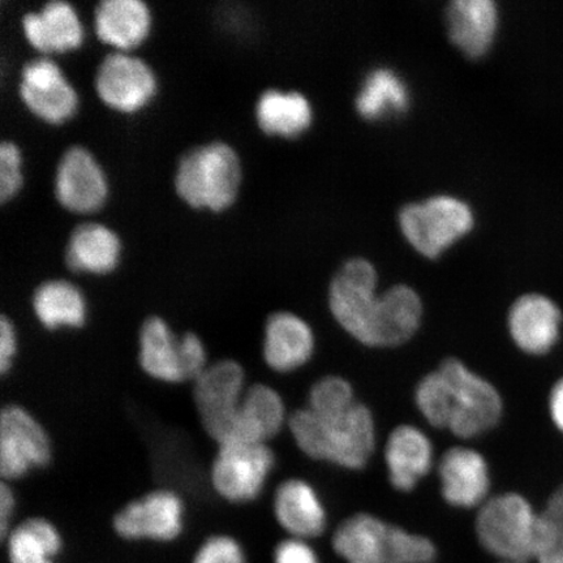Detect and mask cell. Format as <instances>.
I'll return each mask as SVG.
<instances>
[{
  "label": "cell",
  "instance_id": "1",
  "mask_svg": "<svg viewBox=\"0 0 563 563\" xmlns=\"http://www.w3.org/2000/svg\"><path fill=\"white\" fill-rule=\"evenodd\" d=\"M287 426L302 453L336 466L363 468L375 450V421L361 404L336 417H320L305 408L295 411Z\"/></svg>",
  "mask_w": 563,
  "mask_h": 563
},
{
  "label": "cell",
  "instance_id": "28",
  "mask_svg": "<svg viewBox=\"0 0 563 563\" xmlns=\"http://www.w3.org/2000/svg\"><path fill=\"white\" fill-rule=\"evenodd\" d=\"M311 103L298 91L269 89L258 97L256 121L267 135L295 137L312 124Z\"/></svg>",
  "mask_w": 563,
  "mask_h": 563
},
{
  "label": "cell",
  "instance_id": "33",
  "mask_svg": "<svg viewBox=\"0 0 563 563\" xmlns=\"http://www.w3.org/2000/svg\"><path fill=\"white\" fill-rule=\"evenodd\" d=\"M417 405L429 424L448 428L446 383L439 369L421 379L417 389Z\"/></svg>",
  "mask_w": 563,
  "mask_h": 563
},
{
  "label": "cell",
  "instance_id": "43",
  "mask_svg": "<svg viewBox=\"0 0 563 563\" xmlns=\"http://www.w3.org/2000/svg\"><path fill=\"white\" fill-rule=\"evenodd\" d=\"M498 563H528V562H505V561H499Z\"/></svg>",
  "mask_w": 563,
  "mask_h": 563
},
{
  "label": "cell",
  "instance_id": "41",
  "mask_svg": "<svg viewBox=\"0 0 563 563\" xmlns=\"http://www.w3.org/2000/svg\"><path fill=\"white\" fill-rule=\"evenodd\" d=\"M549 411L554 426L563 433V377L552 387L549 396Z\"/></svg>",
  "mask_w": 563,
  "mask_h": 563
},
{
  "label": "cell",
  "instance_id": "24",
  "mask_svg": "<svg viewBox=\"0 0 563 563\" xmlns=\"http://www.w3.org/2000/svg\"><path fill=\"white\" fill-rule=\"evenodd\" d=\"M449 35L470 58L487 54L495 40L498 11L492 0H455L448 9Z\"/></svg>",
  "mask_w": 563,
  "mask_h": 563
},
{
  "label": "cell",
  "instance_id": "15",
  "mask_svg": "<svg viewBox=\"0 0 563 563\" xmlns=\"http://www.w3.org/2000/svg\"><path fill=\"white\" fill-rule=\"evenodd\" d=\"M441 492L449 505L471 509L488 501L489 468L481 453L468 448H453L441 457Z\"/></svg>",
  "mask_w": 563,
  "mask_h": 563
},
{
  "label": "cell",
  "instance_id": "16",
  "mask_svg": "<svg viewBox=\"0 0 563 563\" xmlns=\"http://www.w3.org/2000/svg\"><path fill=\"white\" fill-rule=\"evenodd\" d=\"M314 334L298 314L276 312L267 317L264 328L263 357L272 371L290 373L311 361Z\"/></svg>",
  "mask_w": 563,
  "mask_h": 563
},
{
  "label": "cell",
  "instance_id": "37",
  "mask_svg": "<svg viewBox=\"0 0 563 563\" xmlns=\"http://www.w3.org/2000/svg\"><path fill=\"white\" fill-rule=\"evenodd\" d=\"M180 361L186 383H195L210 365L206 343L195 332L179 335Z\"/></svg>",
  "mask_w": 563,
  "mask_h": 563
},
{
  "label": "cell",
  "instance_id": "30",
  "mask_svg": "<svg viewBox=\"0 0 563 563\" xmlns=\"http://www.w3.org/2000/svg\"><path fill=\"white\" fill-rule=\"evenodd\" d=\"M356 110L367 121L402 114L410 104V93L400 77L387 68L373 70L356 97Z\"/></svg>",
  "mask_w": 563,
  "mask_h": 563
},
{
  "label": "cell",
  "instance_id": "19",
  "mask_svg": "<svg viewBox=\"0 0 563 563\" xmlns=\"http://www.w3.org/2000/svg\"><path fill=\"white\" fill-rule=\"evenodd\" d=\"M137 358L140 368L154 382L170 385L186 383L179 335L162 317L151 316L141 323Z\"/></svg>",
  "mask_w": 563,
  "mask_h": 563
},
{
  "label": "cell",
  "instance_id": "21",
  "mask_svg": "<svg viewBox=\"0 0 563 563\" xmlns=\"http://www.w3.org/2000/svg\"><path fill=\"white\" fill-rule=\"evenodd\" d=\"M385 462L393 487L411 492L432 468V443L420 429L400 426L387 441Z\"/></svg>",
  "mask_w": 563,
  "mask_h": 563
},
{
  "label": "cell",
  "instance_id": "39",
  "mask_svg": "<svg viewBox=\"0 0 563 563\" xmlns=\"http://www.w3.org/2000/svg\"><path fill=\"white\" fill-rule=\"evenodd\" d=\"M19 354V333L11 317H0V373L9 375Z\"/></svg>",
  "mask_w": 563,
  "mask_h": 563
},
{
  "label": "cell",
  "instance_id": "12",
  "mask_svg": "<svg viewBox=\"0 0 563 563\" xmlns=\"http://www.w3.org/2000/svg\"><path fill=\"white\" fill-rule=\"evenodd\" d=\"M19 97L31 114L48 124L67 122L79 103L59 66L42 56L21 68Z\"/></svg>",
  "mask_w": 563,
  "mask_h": 563
},
{
  "label": "cell",
  "instance_id": "34",
  "mask_svg": "<svg viewBox=\"0 0 563 563\" xmlns=\"http://www.w3.org/2000/svg\"><path fill=\"white\" fill-rule=\"evenodd\" d=\"M533 561L537 563H563V522L547 511L540 512Z\"/></svg>",
  "mask_w": 563,
  "mask_h": 563
},
{
  "label": "cell",
  "instance_id": "20",
  "mask_svg": "<svg viewBox=\"0 0 563 563\" xmlns=\"http://www.w3.org/2000/svg\"><path fill=\"white\" fill-rule=\"evenodd\" d=\"M122 245L114 231L101 223H81L70 231L65 260L70 272L106 276L121 262Z\"/></svg>",
  "mask_w": 563,
  "mask_h": 563
},
{
  "label": "cell",
  "instance_id": "17",
  "mask_svg": "<svg viewBox=\"0 0 563 563\" xmlns=\"http://www.w3.org/2000/svg\"><path fill=\"white\" fill-rule=\"evenodd\" d=\"M274 517L290 538L311 540L327 530L325 506L311 484L288 478L274 493Z\"/></svg>",
  "mask_w": 563,
  "mask_h": 563
},
{
  "label": "cell",
  "instance_id": "10",
  "mask_svg": "<svg viewBox=\"0 0 563 563\" xmlns=\"http://www.w3.org/2000/svg\"><path fill=\"white\" fill-rule=\"evenodd\" d=\"M186 505L173 489L161 488L133 499L115 514L112 527L119 538L170 543L185 530Z\"/></svg>",
  "mask_w": 563,
  "mask_h": 563
},
{
  "label": "cell",
  "instance_id": "36",
  "mask_svg": "<svg viewBox=\"0 0 563 563\" xmlns=\"http://www.w3.org/2000/svg\"><path fill=\"white\" fill-rule=\"evenodd\" d=\"M194 563H246V555L235 538L213 534L197 549Z\"/></svg>",
  "mask_w": 563,
  "mask_h": 563
},
{
  "label": "cell",
  "instance_id": "2",
  "mask_svg": "<svg viewBox=\"0 0 563 563\" xmlns=\"http://www.w3.org/2000/svg\"><path fill=\"white\" fill-rule=\"evenodd\" d=\"M241 185V159L221 141L187 152L179 159L174 176V188L181 201L194 209L214 213L235 202Z\"/></svg>",
  "mask_w": 563,
  "mask_h": 563
},
{
  "label": "cell",
  "instance_id": "3",
  "mask_svg": "<svg viewBox=\"0 0 563 563\" xmlns=\"http://www.w3.org/2000/svg\"><path fill=\"white\" fill-rule=\"evenodd\" d=\"M540 514L517 493L492 497L476 517L478 543L505 562L533 561Z\"/></svg>",
  "mask_w": 563,
  "mask_h": 563
},
{
  "label": "cell",
  "instance_id": "7",
  "mask_svg": "<svg viewBox=\"0 0 563 563\" xmlns=\"http://www.w3.org/2000/svg\"><path fill=\"white\" fill-rule=\"evenodd\" d=\"M400 230L420 255L435 258L474 227L473 210L452 196L410 203L399 213Z\"/></svg>",
  "mask_w": 563,
  "mask_h": 563
},
{
  "label": "cell",
  "instance_id": "8",
  "mask_svg": "<svg viewBox=\"0 0 563 563\" xmlns=\"http://www.w3.org/2000/svg\"><path fill=\"white\" fill-rule=\"evenodd\" d=\"M379 297L376 269L364 258L350 260L330 285L329 306L334 319L365 346L372 347Z\"/></svg>",
  "mask_w": 563,
  "mask_h": 563
},
{
  "label": "cell",
  "instance_id": "40",
  "mask_svg": "<svg viewBox=\"0 0 563 563\" xmlns=\"http://www.w3.org/2000/svg\"><path fill=\"white\" fill-rule=\"evenodd\" d=\"M16 495L11 487V483H0V537L2 540L12 530V519L16 511Z\"/></svg>",
  "mask_w": 563,
  "mask_h": 563
},
{
  "label": "cell",
  "instance_id": "11",
  "mask_svg": "<svg viewBox=\"0 0 563 563\" xmlns=\"http://www.w3.org/2000/svg\"><path fill=\"white\" fill-rule=\"evenodd\" d=\"M95 89L108 108L132 114L151 102L156 95L157 80L143 59L117 52L106 56L98 66Z\"/></svg>",
  "mask_w": 563,
  "mask_h": 563
},
{
  "label": "cell",
  "instance_id": "18",
  "mask_svg": "<svg viewBox=\"0 0 563 563\" xmlns=\"http://www.w3.org/2000/svg\"><path fill=\"white\" fill-rule=\"evenodd\" d=\"M24 37L35 52L55 54L81 46L84 30L74 7L63 0L48 2L21 20Z\"/></svg>",
  "mask_w": 563,
  "mask_h": 563
},
{
  "label": "cell",
  "instance_id": "38",
  "mask_svg": "<svg viewBox=\"0 0 563 563\" xmlns=\"http://www.w3.org/2000/svg\"><path fill=\"white\" fill-rule=\"evenodd\" d=\"M274 563H320L319 555L308 540L288 538L274 549Z\"/></svg>",
  "mask_w": 563,
  "mask_h": 563
},
{
  "label": "cell",
  "instance_id": "13",
  "mask_svg": "<svg viewBox=\"0 0 563 563\" xmlns=\"http://www.w3.org/2000/svg\"><path fill=\"white\" fill-rule=\"evenodd\" d=\"M108 180L93 154L75 145L62 154L56 165L54 194L60 207L75 214L101 209L108 197Z\"/></svg>",
  "mask_w": 563,
  "mask_h": 563
},
{
  "label": "cell",
  "instance_id": "31",
  "mask_svg": "<svg viewBox=\"0 0 563 563\" xmlns=\"http://www.w3.org/2000/svg\"><path fill=\"white\" fill-rule=\"evenodd\" d=\"M354 391L341 377H325L317 382L309 393V410L320 417H336L354 406Z\"/></svg>",
  "mask_w": 563,
  "mask_h": 563
},
{
  "label": "cell",
  "instance_id": "25",
  "mask_svg": "<svg viewBox=\"0 0 563 563\" xmlns=\"http://www.w3.org/2000/svg\"><path fill=\"white\" fill-rule=\"evenodd\" d=\"M422 305L417 291L406 285L389 288L379 297L372 347H396L417 333Z\"/></svg>",
  "mask_w": 563,
  "mask_h": 563
},
{
  "label": "cell",
  "instance_id": "9",
  "mask_svg": "<svg viewBox=\"0 0 563 563\" xmlns=\"http://www.w3.org/2000/svg\"><path fill=\"white\" fill-rule=\"evenodd\" d=\"M53 460V442L46 428L25 407L5 405L0 412V476L16 482Z\"/></svg>",
  "mask_w": 563,
  "mask_h": 563
},
{
  "label": "cell",
  "instance_id": "22",
  "mask_svg": "<svg viewBox=\"0 0 563 563\" xmlns=\"http://www.w3.org/2000/svg\"><path fill=\"white\" fill-rule=\"evenodd\" d=\"M151 24V11L141 0H103L96 7L95 32L98 40L121 53L143 44Z\"/></svg>",
  "mask_w": 563,
  "mask_h": 563
},
{
  "label": "cell",
  "instance_id": "32",
  "mask_svg": "<svg viewBox=\"0 0 563 563\" xmlns=\"http://www.w3.org/2000/svg\"><path fill=\"white\" fill-rule=\"evenodd\" d=\"M438 549L421 534L390 525L387 539V563H433Z\"/></svg>",
  "mask_w": 563,
  "mask_h": 563
},
{
  "label": "cell",
  "instance_id": "14",
  "mask_svg": "<svg viewBox=\"0 0 563 563\" xmlns=\"http://www.w3.org/2000/svg\"><path fill=\"white\" fill-rule=\"evenodd\" d=\"M508 325L514 343L530 355H545L558 344L562 312L544 295L527 294L510 308Z\"/></svg>",
  "mask_w": 563,
  "mask_h": 563
},
{
  "label": "cell",
  "instance_id": "29",
  "mask_svg": "<svg viewBox=\"0 0 563 563\" xmlns=\"http://www.w3.org/2000/svg\"><path fill=\"white\" fill-rule=\"evenodd\" d=\"M3 541L10 563H56L63 548L58 527L42 517L13 526Z\"/></svg>",
  "mask_w": 563,
  "mask_h": 563
},
{
  "label": "cell",
  "instance_id": "42",
  "mask_svg": "<svg viewBox=\"0 0 563 563\" xmlns=\"http://www.w3.org/2000/svg\"><path fill=\"white\" fill-rule=\"evenodd\" d=\"M544 511L552 514L553 517L561 519L563 522V485L549 498Z\"/></svg>",
  "mask_w": 563,
  "mask_h": 563
},
{
  "label": "cell",
  "instance_id": "6",
  "mask_svg": "<svg viewBox=\"0 0 563 563\" xmlns=\"http://www.w3.org/2000/svg\"><path fill=\"white\" fill-rule=\"evenodd\" d=\"M276 464L267 443L231 442L217 446L209 482L216 495L230 504H249L262 495Z\"/></svg>",
  "mask_w": 563,
  "mask_h": 563
},
{
  "label": "cell",
  "instance_id": "4",
  "mask_svg": "<svg viewBox=\"0 0 563 563\" xmlns=\"http://www.w3.org/2000/svg\"><path fill=\"white\" fill-rule=\"evenodd\" d=\"M439 371L446 383L450 431L461 439H474L497 426L503 415V399L495 386L457 358H446Z\"/></svg>",
  "mask_w": 563,
  "mask_h": 563
},
{
  "label": "cell",
  "instance_id": "27",
  "mask_svg": "<svg viewBox=\"0 0 563 563\" xmlns=\"http://www.w3.org/2000/svg\"><path fill=\"white\" fill-rule=\"evenodd\" d=\"M389 528L371 514H356L336 528L334 551L346 563H387Z\"/></svg>",
  "mask_w": 563,
  "mask_h": 563
},
{
  "label": "cell",
  "instance_id": "35",
  "mask_svg": "<svg viewBox=\"0 0 563 563\" xmlns=\"http://www.w3.org/2000/svg\"><path fill=\"white\" fill-rule=\"evenodd\" d=\"M23 186V157L16 144H0V202L13 199Z\"/></svg>",
  "mask_w": 563,
  "mask_h": 563
},
{
  "label": "cell",
  "instance_id": "26",
  "mask_svg": "<svg viewBox=\"0 0 563 563\" xmlns=\"http://www.w3.org/2000/svg\"><path fill=\"white\" fill-rule=\"evenodd\" d=\"M288 422L284 399L266 384L246 387L239 411L235 442L267 443Z\"/></svg>",
  "mask_w": 563,
  "mask_h": 563
},
{
  "label": "cell",
  "instance_id": "5",
  "mask_svg": "<svg viewBox=\"0 0 563 563\" xmlns=\"http://www.w3.org/2000/svg\"><path fill=\"white\" fill-rule=\"evenodd\" d=\"M243 365L234 358L210 363L194 383V402L203 431L217 446L236 441L239 411L246 390Z\"/></svg>",
  "mask_w": 563,
  "mask_h": 563
},
{
  "label": "cell",
  "instance_id": "23",
  "mask_svg": "<svg viewBox=\"0 0 563 563\" xmlns=\"http://www.w3.org/2000/svg\"><path fill=\"white\" fill-rule=\"evenodd\" d=\"M32 311L48 332L81 329L89 314L86 295L73 282L62 278L47 279L35 287Z\"/></svg>",
  "mask_w": 563,
  "mask_h": 563
}]
</instances>
